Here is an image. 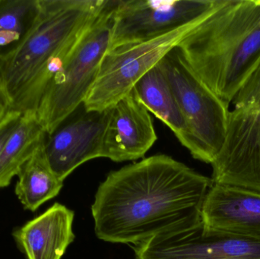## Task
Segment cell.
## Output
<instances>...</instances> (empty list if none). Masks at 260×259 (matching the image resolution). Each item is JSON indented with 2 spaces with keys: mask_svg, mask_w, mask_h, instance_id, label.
Returning a JSON list of instances; mask_svg holds the SVG:
<instances>
[{
  "mask_svg": "<svg viewBox=\"0 0 260 259\" xmlns=\"http://www.w3.org/2000/svg\"><path fill=\"white\" fill-rule=\"evenodd\" d=\"M212 185L207 176L165 155L112 171L91 206L100 240L139 244L159 234L202 222V207Z\"/></svg>",
  "mask_w": 260,
  "mask_h": 259,
  "instance_id": "6da1fadb",
  "label": "cell"
},
{
  "mask_svg": "<svg viewBox=\"0 0 260 259\" xmlns=\"http://www.w3.org/2000/svg\"><path fill=\"white\" fill-rule=\"evenodd\" d=\"M107 0H41L30 33L0 57V94L8 113L34 114L51 79L92 25Z\"/></svg>",
  "mask_w": 260,
  "mask_h": 259,
  "instance_id": "7a4b0ae2",
  "label": "cell"
},
{
  "mask_svg": "<svg viewBox=\"0 0 260 259\" xmlns=\"http://www.w3.org/2000/svg\"><path fill=\"white\" fill-rule=\"evenodd\" d=\"M177 48L202 82L229 106L260 62V0H222Z\"/></svg>",
  "mask_w": 260,
  "mask_h": 259,
  "instance_id": "3957f363",
  "label": "cell"
},
{
  "mask_svg": "<svg viewBox=\"0 0 260 259\" xmlns=\"http://www.w3.org/2000/svg\"><path fill=\"white\" fill-rule=\"evenodd\" d=\"M117 0H107L102 12L75 46L46 88L35 115L47 135L83 104L111 44Z\"/></svg>",
  "mask_w": 260,
  "mask_h": 259,
  "instance_id": "277c9868",
  "label": "cell"
},
{
  "mask_svg": "<svg viewBox=\"0 0 260 259\" xmlns=\"http://www.w3.org/2000/svg\"><path fill=\"white\" fill-rule=\"evenodd\" d=\"M160 63L184 120L179 141L195 159L212 164L225 141L229 106L191 69L177 47Z\"/></svg>",
  "mask_w": 260,
  "mask_h": 259,
  "instance_id": "5b68a950",
  "label": "cell"
},
{
  "mask_svg": "<svg viewBox=\"0 0 260 259\" xmlns=\"http://www.w3.org/2000/svg\"><path fill=\"white\" fill-rule=\"evenodd\" d=\"M232 103L224 145L211 164L212 182L260 193V62Z\"/></svg>",
  "mask_w": 260,
  "mask_h": 259,
  "instance_id": "8992f818",
  "label": "cell"
},
{
  "mask_svg": "<svg viewBox=\"0 0 260 259\" xmlns=\"http://www.w3.org/2000/svg\"><path fill=\"white\" fill-rule=\"evenodd\" d=\"M204 18L154 39L108 49L97 79L82 104L84 109L102 112L114 106Z\"/></svg>",
  "mask_w": 260,
  "mask_h": 259,
  "instance_id": "52a82bcc",
  "label": "cell"
},
{
  "mask_svg": "<svg viewBox=\"0 0 260 259\" xmlns=\"http://www.w3.org/2000/svg\"><path fill=\"white\" fill-rule=\"evenodd\" d=\"M222 0H117L110 48L158 38L203 19Z\"/></svg>",
  "mask_w": 260,
  "mask_h": 259,
  "instance_id": "ba28073f",
  "label": "cell"
},
{
  "mask_svg": "<svg viewBox=\"0 0 260 259\" xmlns=\"http://www.w3.org/2000/svg\"><path fill=\"white\" fill-rule=\"evenodd\" d=\"M133 248L135 259H260V242L209 231L203 222Z\"/></svg>",
  "mask_w": 260,
  "mask_h": 259,
  "instance_id": "9c48e42d",
  "label": "cell"
},
{
  "mask_svg": "<svg viewBox=\"0 0 260 259\" xmlns=\"http://www.w3.org/2000/svg\"><path fill=\"white\" fill-rule=\"evenodd\" d=\"M109 109L85 110L69 117L44 141L46 158L55 174L64 179L84 163L102 158L104 135Z\"/></svg>",
  "mask_w": 260,
  "mask_h": 259,
  "instance_id": "30bf717a",
  "label": "cell"
},
{
  "mask_svg": "<svg viewBox=\"0 0 260 259\" xmlns=\"http://www.w3.org/2000/svg\"><path fill=\"white\" fill-rule=\"evenodd\" d=\"M148 112L133 90L109 108L102 158L115 162L143 158L157 138Z\"/></svg>",
  "mask_w": 260,
  "mask_h": 259,
  "instance_id": "8fae6325",
  "label": "cell"
},
{
  "mask_svg": "<svg viewBox=\"0 0 260 259\" xmlns=\"http://www.w3.org/2000/svg\"><path fill=\"white\" fill-rule=\"evenodd\" d=\"M206 229L260 242V193L212 183L202 207Z\"/></svg>",
  "mask_w": 260,
  "mask_h": 259,
  "instance_id": "7c38bea8",
  "label": "cell"
},
{
  "mask_svg": "<svg viewBox=\"0 0 260 259\" xmlns=\"http://www.w3.org/2000/svg\"><path fill=\"white\" fill-rule=\"evenodd\" d=\"M73 220L72 210L55 203L15 229L12 237L27 259H61L75 239Z\"/></svg>",
  "mask_w": 260,
  "mask_h": 259,
  "instance_id": "4fadbf2b",
  "label": "cell"
},
{
  "mask_svg": "<svg viewBox=\"0 0 260 259\" xmlns=\"http://www.w3.org/2000/svg\"><path fill=\"white\" fill-rule=\"evenodd\" d=\"M133 93L142 104L161 120L180 140L185 123L160 61L134 85Z\"/></svg>",
  "mask_w": 260,
  "mask_h": 259,
  "instance_id": "5bb4252c",
  "label": "cell"
},
{
  "mask_svg": "<svg viewBox=\"0 0 260 259\" xmlns=\"http://www.w3.org/2000/svg\"><path fill=\"white\" fill-rule=\"evenodd\" d=\"M44 146V142L17 174L15 194L23 208L32 212L56 197L63 187V181L55 174L47 161Z\"/></svg>",
  "mask_w": 260,
  "mask_h": 259,
  "instance_id": "9a60e30c",
  "label": "cell"
},
{
  "mask_svg": "<svg viewBox=\"0 0 260 259\" xmlns=\"http://www.w3.org/2000/svg\"><path fill=\"white\" fill-rule=\"evenodd\" d=\"M47 133L34 114L21 115L0 153V189L9 187L20 169L45 141Z\"/></svg>",
  "mask_w": 260,
  "mask_h": 259,
  "instance_id": "2e32d148",
  "label": "cell"
},
{
  "mask_svg": "<svg viewBox=\"0 0 260 259\" xmlns=\"http://www.w3.org/2000/svg\"><path fill=\"white\" fill-rule=\"evenodd\" d=\"M40 12L41 0H0V57L19 47Z\"/></svg>",
  "mask_w": 260,
  "mask_h": 259,
  "instance_id": "e0dca14e",
  "label": "cell"
},
{
  "mask_svg": "<svg viewBox=\"0 0 260 259\" xmlns=\"http://www.w3.org/2000/svg\"><path fill=\"white\" fill-rule=\"evenodd\" d=\"M21 117V114L17 113H8L4 120L0 123V153L3 146L18 126Z\"/></svg>",
  "mask_w": 260,
  "mask_h": 259,
  "instance_id": "ac0fdd59",
  "label": "cell"
},
{
  "mask_svg": "<svg viewBox=\"0 0 260 259\" xmlns=\"http://www.w3.org/2000/svg\"><path fill=\"white\" fill-rule=\"evenodd\" d=\"M7 114V107H6V103H5L4 100H3V97H2L1 94H0V123L4 120Z\"/></svg>",
  "mask_w": 260,
  "mask_h": 259,
  "instance_id": "d6986e66",
  "label": "cell"
}]
</instances>
